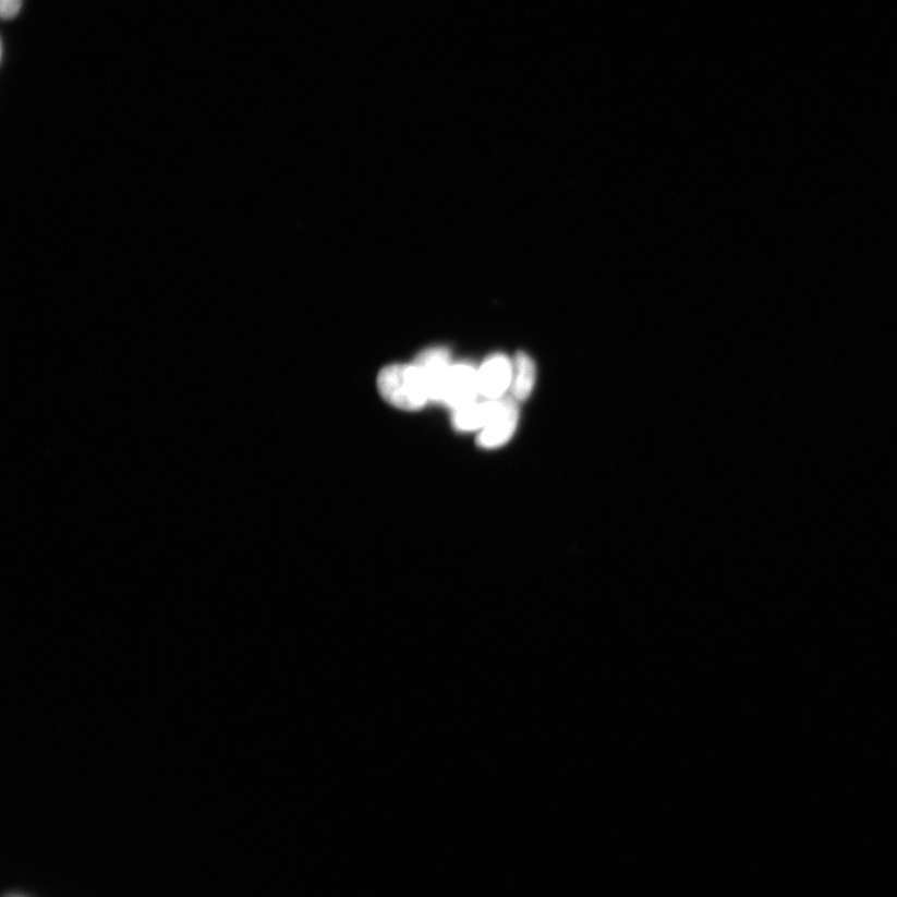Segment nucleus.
I'll use <instances>...</instances> for the list:
<instances>
[{
    "instance_id": "obj_1",
    "label": "nucleus",
    "mask_w": 897,
    "mask_h": 897,
    "mask_svg": "<svg viewBox=\"0 0 897 897\" xmlns=\"http://www.w3.org/2000/svg\"><path fill=\"white\" fill-rule=\"evenodd\" d=\"M378 388L389 404L403 411H420L431 402L428 385L415 363L393 364L383 369Z\"/></svg>"
},
{
    "instance_id": "obj_2",
    "label": "nucleus",
    "mask_w": 897,
    "mask_h": 897,
    "mask_svg": "<svg viewBox=\"0 0 897 897\" xmlns=\"http://www.w3.org/2000/svg\"><path fill=\"white\" fill-rule=\"evenodd\" d=\"M477 397H482L477 369L472 364H452L443 388L440 403L454 412L477 402Z\"/></svg>"
},
{
    "instance_id": "obj_3",
    "label": "nucleus",
    "mask_w": 897,
    "mask_h": 897,
    "mask_svg": "<svg viewBox=\"0 0 897 897\" xmlns=\"http://www.w3.org/2000/svg\"><path fill=\"white\" fill-rule=\"evenodd\" d=\"M512 360L504 354H494L477 369L481 396L486 400L507 397L512 381Z\"/></svg>"
},
{
    "instance_id": "obj_4",
    "label": "nucleus",
    "mask_w": 897,
    "mask_h": 897,
    "mask_svg": "<svg viewBox=\"0 0 897 897\" xmlns=\"http://www.w3.org/2000/svg\"><path fill=\"white\" fill-rule=\"evenodd\" d=\"M519 424V407L516 399L505 397L501 412L478 434L477 444L485 449L505 446L516 434Z\"/></svg>"
},
{
    "instance_id": "obj_5",
    "label": "nucleus",
    "mask_w": 897,
    "mask_h": 897,
    "mask_svg": "<svg viewBox=\"0 0 897 897\" xmlns=\"http://www.w3.org/2000/svg\"><path fill=\"white\" fill-rule=\"evenodd\" d=\"M414 363L424 374L431 391V402L440 403L443 388L452 365L449 351L444 348H432L417 355Z\"/></svg>"
},
{
    "instance_id": "obj_6",
    "label": "nucleus",
    "mask_w": 897,
    "mask_h": 897,
    "mask_svg": "<svg viewBox=\"0 0 897 897\" xmlns=\"http://www.w3.org/2000/svg\"><path fill=\"white\" fill-rule=\"evenodd\" d=\"M505 397L485 402H475L452 412V425L459 432L485 429L501 412Z\"/></svg>"
},
{
    "instance_id": "obj_7",
    "label": "nucleus",
    "mask_w": 897,
    "mask_h": 897,
    "mask_svg": "<svg viewBox=\"0 0 897 897\" xmlns=\"http://www.w3.org/2000/svg\"><path fill=\"white\" fill-rule=\"evenodd\" d=\"M511 397L517 402H524L533 393L536 383V365L531 356L519 352L512 360Z\"/></svg>"
},
{
    "instance_id": "obj_8",
    "label": "nucleus",
    "mask_w": 897,
    "mask_h": 897,
    "mask_svg": "<svg viewBox=\"0 0 897 897\" xmlns=\"http://www.w3.org/2000/svg\"><path fill=\"white\" fill-rule=\"evenodd\" d=\"M23 0H0V14L4 21L14 20L20 14Z\"/></svg>"
}]
</instances>
